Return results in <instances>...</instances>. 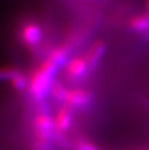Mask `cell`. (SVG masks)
Returning a JSON list of instances; mask_svg holds the SVG:
<instances>
[{
  "instance_id": "6da1fadb",
  "label": "cell",
  "mask_w": 149,
  "mask_h": 150,
  "mask_svg": "<svg viewBox=\"0 0 149 150\" xmlns=\"http://www.w3.org/2000/svg\"><path fill=\"white\" fill-rule=\"evenodd\" d=\"M62 65L50 55L41 63L33 71L28 82L30 94L35 100H42L49 94L52 84L54 83V76Z\"/></svg>"
},
{
  "instance_id": "7a4b0ae2",
  "label": "cell",
  "mask_w": 149,
  "mask_h": 150,
  "mask_svg": "<svg viewBox=\"0 0 149 150\" xmlns=\"http://www.w3.org/2000/svg\"><path fill=\"white\" fill-rule=\"evenodd\" d=\"M33 126L36 138L43 144L49 143L56 132L53 118L45 112L39 113L35 116Z\"/></svg>"
},
{
  "instance_id": "3957f363",
  "label": "cell",
  "mask_w": 149,
  "mask_h": 150,
  "mask_svg": "<svg viewBox=\"0 0 149 150\" xmlns=\"http://www.w3.org/2000/svg\"><path fill=\"white\" fill-rule=\"evenodd\" d=\"M89 66L85 57H73L65 64V75L70 81H77L86 75Z\"/></svg>"
},
{
  "instance_id": "277c9868",
  "label": "cell",
  "mask_w": 149,
  "mask_h": 150,
  "mask_svg": "<svg viewBox=\"0 0 149 150\" xmlns=\"http://www.w3.org/2000/svg\"><path fill=\"white\" fill-rule=\"evenodd\" d=\"M92 102V94L88 90L81 88L71 89L68 92L65 105L71 108H84Z\"/></svg>"
},
{
  "instance_id": "5b68a950",
  "label": "cell",
  "mask_w": 149,
  "mask_h": 150,
  "mask_svg": "<svg viewBox=\"0 0 149 150\" xmlns=\"http://www.w3.org/2000/svg\"><path fill=\"white\" fill-rule=\"evenodd\" d=\"M20 37L24 45L34 47L40 42L42 38V31L39 25L35 22H26L20 28Z\"/></svg>"
},
{
  "instance_id": "8992f818",
  "label": "cell",
  "mask_w": 149,
  "mask_h": 150,
  "mask_svg": "<svg viewBox=\"0 0 149 150\" xmlns=\"http://www.w3.org/2000/svg\"><path fill=\"white\" fill-rule=\"evenodd\" d=\"M53 120L56 132L61 134L67 132L73 124V108L64 105L58 110Z\"/></svg>"
},
{
  "instance_id": "52a82bcc",
  "label": "cell",
  "mask_w": 149,
  "mask_h": 150,
  "mask_svg": "<svg viewBox=\"0 0 149 150\" xmlns=\"http://www.w3.org/2000/svg\"><path fill=\"white\" fill-rule=\"evenodd\" d=\"M2 78L8 79L11 82V85L16 90L21 91L28 85L26 79L24 76L17 70L14 69H4L2 71Z\"/></svg>"
},
{
  "instance_id": "ba28073f",
  "label": "cell",
  "mask_w": 149,
  "mask_h": 150,
  "mask_svg": "<svg viewBox=\"0 0 149 150\" xmlns=\"http://www.w3.org/2000/svg\"><path fill=\"white\" fill-rule=\"evenodd\" d=\"M105 52V45L102 42H96L90 47V49L87 50V53L85 55V59L88 63L89 69H92L93 67L97 65L99 60L102 57Z\"/></svg>"
},
{
  "instance_id": "9c48e42d",
  "label": "cell",
  "mask_w": 149,
  "mask_h": 150,
  "mask_svg": "<svg viewBox=\"0 0 149 150\" xmlns=\"http://www.w3.org/2000/svg\"><path fill=\"white\" fill-rule=\"evenodd\" d=\"M130 27L137 32H146L149 30V20L146 15L134 16L129 21Z\"/></svg>"
},
{
  "instance_id": "30bf717a",
  "label": "cell",
  "mask_w": 149,
  "mask_h": 150,
  "mask_svg": "<svg viewBox=\"0 0 149 150\" xmlns=\"http://www.w3.org/2000/svg\"><path fill=\"white\" fill-rule=\"evenodd\" d=\"M68 92L69 90L66 89L65 86L62 85V83H60L59 81H54V83L52 86V89H50L49 94L52 95V97L54 99L55 101L61 102V103L65 104Z\"/></svg>"
},
{
  "instance_id": "8fae6325",
  "label": "cell",
  "mask_w": 149,
  "mask_h": 150,
  "mask_svg": "<svg viewBox=\"0 0 149 150\" xmlns=\"http://www.w3.org/2000/svg\"><path fill=\"white\" fill-rule=\"evenodd\" d=\"M77 150H99V148L93 143L87 140H80L77 143Z\"/></svg>"
},
{
  "instance_id": "7c38bea8",
  "label": "cell",
  "mask_w": 149,
  "mask_h": 150,
  "mask_svg": "<svg viewBox=\"0 0 149 150\" xmlns=\"http://www.w3.org/2000/svg\"><path fill=\"white\" fill-rule=\"evenodd\" d=\"M145 7L147 9V12H149V0H145Z\"/></svg>"
}]
</instances>
